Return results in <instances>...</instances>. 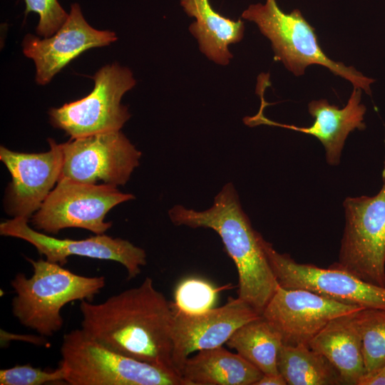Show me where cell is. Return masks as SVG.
Wrapping results in <instances>:
<instances>
[{
    "mask_svg": "<svg viewBox=\"0 0 385 385\" xmlns=\"http://www.w3.org/2000/svg\"><path fill=\"white\" fill-rule=\"evenodd\" d=\"M309 346L334 366L342 384L357 385L366 374L356 312L330 321L310 341Z\"/></svg>",
    "mask_w": 385,
    "mask_h": 385,
    "instance_id": "obj_17",
    "label": "cell"
},
{
    "mask_svg": "<svg viewBox=\"0 0 385 385\" xmlns=\"http://www.w3.org/2000/svg\"><path fill=\"white\" fill-rule=\"evenodd\" d=\"M60 352L70 385H185L177 373L119 354L81 328L63 335Z\"/></svg>",
    "mask_w": 385,
    "mask_h": 385,
    "instance_id": "obj_4",
    "label": "cell"
},
{
    "mask_svg": "<svg viewBox=\"0 0 385 385\" xmlns=\"http://www.w3.org/2000/svg\"><path fill=\"white\" fill-rule=\"evenodd\" d=\"M168 215L177 226L210 228L218 234L237 271V297L262 315L279 284L263 248V237L252 227L233 184L224 185L205 210L176 205Z\"/></svg>",
    "mask_w": 385,
    "mask_h": 385,
    "instance_id": "obj_2",
    "label": "cell"
},
{
    "mask_svg": "<svg viewBox=\"0 0 385 385\" xmlns=\"http://www.w3.org/2000/svg\"><path fill=\"white\" fill-rule=\"evenodd\" d=\"M362 309L307 289L279 286L262 317L279 333L284 345L309 346L330 321Z\"/></svg>",
    "mask_w": 385,
    "mask_h": 385,
    "instance_id": "obj_12",
    "label": "cell"
},
{
    "mask_svg": "<svg viewBox=\"0 0 385 385\" xmlns=\"http://www.w3.org/2000/svg\"><path fill=\"white\" fill-rule=\"evenodd\" d=\"M25 15L35 12L39 15L36 33L48 38L53 35L66 22L68 14L57 0H24Z\"/></svg>",
    "mask_w": 385,
    "mask_h": 385,
    "instance_id": "obj_25",
    "label": "cell"
},
{
    "mask_svg": "<svg viewBox=\"0 0 385 385\" xmlns=\"http://www.w3.org/2000/svg\"><path fill=\"white\" fill-rule=\"evenodd\" d=\"M242 17L257 24L260 32L271 41L274 58L282 61L296 76L303 75L307 66L319 64L371 95L370 86L375 80L364 76L353 66L330 59L319 46L314 28L299 10L286 14L275 0H266L265 4H251Z\"/></svg>",
    "mask_w": 385,
    "mask_h": 385,
    "instance_id": "obj_5",
    "label": "cell"
},
{
    "mask_svg": "<svg viewBox=\"0 0 385 385\" xmlns=\"http://www.w3.org/2000/svg\"><path fill=\"white\" fill-rule=\"evenodd\" d=\"M366 374L385 366V310L362 309L356 312Z\"/></svg>",
    "mask_w": 385,
    "mask_h": 385,
    "instance_id": "obj_22",
    "label": "cell"
},
{
    "mask_svg": "<svg viewBox=\"0 0 385 385\" xmlns=\"http://www.w3.org/2000/svg\"><path fill=\"white\" fill-rule=\"evenodd\" d=\"M262 244L279 286L307 289L363 309L385 310V287L369 283L332 265L322 268L297 262L289 255L278 252L263 237Z\"/></svg>",
    "mask_w": 385,
    "mask_h": 385,
    "instance_id": "obj_10",
    "label": "cell"
},
{
    "mask_svg": "<svg viewBox=\"0 0 385 385\" xmlns=\"http://www.w3.org/2000/svg\"><path fill=\"white\" fill-rule=\"evenodd\" d=\"M180 4L188 16L195 19L189 30L197 39L201 52L219 65H227L232 58L229 45L242 39L244 22L216 12L209 0H180Z\"/></svg>",
    "mask_w": 385,
    "mask_h": 385,
    "instance_id": "obj_19",
    "label": "cell"
},
{
    "mask_svg": "<svg viewBox=\"0 0 385 385\" xmlns=\"http://www.w3.org/2000/svg\"><path fill=\"white\" fill-rule=\"evenodd\" d=\"M49 150L21 153L0 148V160L8 169L11 182L6 190V206L14 217L29 220L56 185L61 175V145L48 139Z\"/></svg>",
    "mask_w": 385,
    "mask_h": 385,
    "instance_id": "obj_14",
    "label": "cell"
},
{
    "mask_svg": "<svg viewBox=\"0 0 385 385\" xmlns=\"http://www.w3.org/2000/svg\"><path fill=\"white\" fill-rule=\"evenodd\" d=\"M0 234L24 240L34 246L46 260L61 265L70 256L111 260L121 264L126 270L128 279L136 277L147 263L145 251L130 242L105 234L83 240L58 239L42 233L29 225V220L14 217L0 224Z\"/></svg>",
    "mask_w": 385,
    "mask_h": 385,
    "instance_id": "obj_11",
    "label": "cell"
},
{
    "mask_svg": "<svg viewBox=\"0 0 385 385\" xmlns=\"http://www.w3.org/2000/svg\"><path fill=\"white\" fill-rule=\"evenodd\" d=\"M379 371L385 374V366L382 369H381Z\"/></svg>",
    "mask_w": 385,
    "mask_h": 385,
    "instance_id": "obj_28",
    "label": "cell"
},
{
    "mask_svg": "<svg viewBox=\"0 0 385 385\" xmlns=\"http://www.w3.org/2000/svg\"><path fill=\"white\" fill-rule=\"evenodd\" d=\"M61 178L88 184L125 185L138 166L141 152L120 131L71 139L61 143Z\"/></svg>",
    "mask_w": 385,
    "mask_h": 385,
    "instance_id": "obj_9",
    "label": "cell"
},
{
    "mask_svg": "<svg viewBox=\"0 0 385 385\" xmlns=\"http://www.w3.org/2000/svg\"><path fill=\"white\" fill-rule=\"evenodd\" d=\"M217 297V290L207 282L188 278L183 280L175 291L174 304L189 313H199L212 308Z\"/></svg>",
    "mask_w": 385,
    "mask_h": 385,
    "instance_id": "obj_23",
    "label": "cell"
},
{
    "mask_svg": "<svg viewBox=\"0 0 385 385\" xmlns=\"http://www.w3.org/2000/svg\"><path fill=\"white\" fill-rule=\"evenodd\" d=\"M277 365L288 385L342 384L338 371L328 359L306 344H282Z\"/></svg>",
    "mask_w": 385,
    "mask_h": 385,
    "instance_id": "obj_21",
    "label": "cell"
},
{
    "mask_svg": "<svg viewBox=\"0 0 385 385\" xmlns=\"http://www.w3.org/2000/svg\"><path fill=\"white\" fill-rule=\"evenodd\" d=\"M135 199L107 184H88L60 178L41 207L31 217L33 227L48 235L76 227L102 235L111 227L105 221L115 206Z\"/></svg>",
    "mask_w": 385,
    "mask_h": 385,
    "instance_id": "obj_8",
    "label": "cell"
},
{
    "mask_svg": "<svg viewBox=\"0 0 385 385\" xmlns=\"http://www.w3.org/2000/svg\"><path fill=\"white\" fill-rule=\"evenodd\" d=\"M357 385H385V374L381 371L365 374L359 379Z\"/></svg>",
    "mask_w": 385,
    "mask_h": 385,
    "instance_id": "obj_26",
    "label": "cell"
},
{
    "mask_svg": "<svg viewBox=\"0 0 385 385\" xmlns=\"http://www.w3.org/2000/svg\"><path fill=\"white\" fill-rule=\"evenodd\" d=\"M66 372L61 366L53 371L35 368L29 364L16 365L0 370L1 385H42L65 382Z\"/></svg>",
    "mask_w": 385,
    "mask_h": 385,
    "instance_id": "obj_24",
    "label": "cell"
},
{
    "mask_svg": "<svg viewBox=\"0 0 385 385\" xmlns=\"http://www.w3.org/2000/svg\"><path fill=\"white\" fill-rule=\"evenodd\" d=\"M171 307L173 361L180 376L184 363L190 354L222 346L237 329L261 317L239 297H230L223 306L199 313L186 312L173 302Z\"/></svg>",
    "mask_w": 385,
    "mask_h": 385,
    "instance_id": "obj_13",
    "label": "cell"
},
{
    "mask_svg": "<svg viewBox=\"0 0 385 385\" xmlns=\"http://www.w3.org/2000/svg\"><path fill=\"white\" fill-rule=\"evenodd\" d=\"M263 373L222 346L188 357L181 371L185 385H255Z\"/></svg>",
    "mask_w": 385,
    "mask_h": 385,
    "instance_id": "obj_18",
    "label": "cell"
},
{
    "mask_svg": "<svg viewBox=\"0 0 385 385\" xmlns=\"http://www.w3.org/2000/svg\"><path fill=\"white\" fill-rule=\"evenodd\" d=\"M94 87L86 97L50 109V122L71 139L120 130L130 115L120 103L135 85L132 72L117 63L106 65L92 77Z\"/></svg>",
    "mask_w": 385,
    "mask_h": 385,
    "instance_id": "obj_7",
    "label": "cell"
},
{
    "mask_svg": "<svg viewBox=\"0 0 385 385\" xmlns=\"http://www.w3.org/2000/svg\"><path fill=\"white\" fill-rule=\"evenodd\" d=\"M116 40L113 31L97 30L90 26L80 6L74 3L67 20L53 35L40 38L27 34L22 48L24 54L34 61L36 83L46 85L85 51L109 45Z\"/></svg>",
    "mask_w": 385,
    "mask_h": 385,
    "instance_id": "obj_15",
    "label": "cell"
},
{
    "mask_svg": "<svg viewBox=\"0 0 385 385\" xmlns=\"http://www.w3.org/2000/svg\"><path fill=\"white\" fill-rule=\"evenodd\" d=\"M79 308L81 329L99 343L177 373L173 361L171 302L155 289L151 278L98 304L81 301Z\"/></svg>",
    "mask_w": 385,
    "mask_h": 385,
    "instance_id": "obj_1",
    "label": "cell"
},
{
    "mask_svg": "<svg viewBox=\"0 0 385 385\" xmlns=\"http://www.w3.org/2000/svg\"><path fill=\"white\" fill-rule=\"evenodd\" d=\"M284 378L279 374H266L260 378L255 385H287Z\"/></svg>",
    "mask_w": 385,
    "mask_h": 385,
    "instance_id": "obj_27",
    "label": "cell"
},
{
    "mask_svg": "<svg viewBox=\"0 0 385 385\" xmlns=\"http://www.w3.org/2000/svg\"><path fill=\"white\" fill-rule=\"evenodd\" d=\"M26 259L34 272L30 277L18 273L11 282L16 293L12 313L22 325L43 337L61 329V309L66 304L92 302L106 285L104 277H85L46 260Z\"/></svg>",
    "mask_w": 385,
    "mask_h": 385,
    "instance_id": "obj_3",
    "label": "cell"
},
{
    "mask_svg": "<svg viewBox=\"0 0 385 385\" xmlns=\"http://www.w3.org/2000/svg\"><path fill=\"white\" fill-rule=\"evenodd\" d=\"M382 185L374 196L346 197V224L333 266L385 287V159Z\"/></svg>",
    "mask_w": 385,
    "mask_h": 385,
    "instance_id": "obj_6",
    "label": "cell"
},
{
    "mask_svg": "<svg viewBox=\"0 0 385 385\" xmlns=\"http://www.w3.org/2000/svg\"><path fill=\"white\" fill-rule=\"evenodd\" d=\"M226 344L264 374L279 373L282 338L262 315L237 329Z\"/></svg>",
    "mask_w": 385,
    "mask_h": 385,
    "instance_id": "obj_20",
    "label": "cell"
},
{
    "mask_svg": "<svg viewBox=\"0 0 385 385\" xmlns=\"http://www.w3.org/2000/svg\"><path fill=\"white\" fill-rule=\"evenodd\" d=\"M361 90L360 88L354 87L347 104L342 109L337 106L329 104L326 99L311 101L308 105V111L315 120L309 127L274 122L265 117L263 111H259L257 115L247 117L244 120L250 126L265 124L312 135L324 145L327 163L332 165H337L349 133L355 129L362 130L366 128L364 123L366 107L361 103Z\"/></svg>",
    "mask_w": 385,
    "mask_h": 385,
    "instance_id": "obj_16",
    "label": "cell"
}]
</instances>
